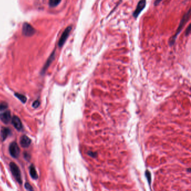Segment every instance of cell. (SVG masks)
Listing matches in <instances>:
<instances>
[{"instance_id":"17","label":"cell","mask_w":191,"mask_h":191,"mask_svg":"<svg viewBox=\"0 0 191 191\" xmlns=\"http://www.w3.org/2000/svg\"><path fill=\"white\" fill-rule=\"evenodd\" d=\"M25 188L28 190H33V188L32 186H31V185L30 184H29L28 183H26L25 184Z\"/></svg>"},{"instance_id":"10","label":"cell","mask_w":191,"mask_h":191,"mask_svg":"<svg viewBox=\"0 0 191 191\" xmlns=\"http://www.w3.org/2000/svg\"><path fill=\"white\" fill-rule=\"evenodd\" d=\"M31 142H32V141H31L30 138L28 137L26 135H23L21 136L20 138V143L21 146L23 147L24 148H26L27 147H29Z\"/></svg>"},{"instance_id":"16","label":"cell","mask_w":191,"mask_h":191,"mask_svg":"<svg viewBox=\"0 0 191 191\" xmlns=\"http://www.w3.org/2000/svg\"><path fill=\"white\" fill-rule=\"evenodd\" d=\"M40 104H41V103H40V101L38 100H35L34 102L33 103V107L36 108H38L40 106Z\"/></svg>"},{"instance_id":"13","label":"cell","mask_w":191,"mask_h":191,"mask_svg":"<svg viewBox=\"0 0 191 191\" xmlns=\"http://www.w3.org/2000/svg\"><path fill=\"white\" fill-rule=\"evenodd\" d=\"M61 1V0H49V5L52 7H54L59 5Z\"/></svg>"},{"instance_id":"14","label":"cell","mask_w":191,"mask_h":191,"mask_svg":"<svg viewBox=\"0 0 191 191\" xmlns=\"http://www.w3.org/2000/svg\"><path fill=\"white\" fill-rule=\"evenodd\" d=\"M15 95L21 101V102L25 103L26 101V100H27L26 98L25 97V96H24V95H23V94H18V93H15Z\"/></svg>"},{"instance_id":"4","label":"cell","mask_w":191,"mask_h":191,"mask_svg":"<svg viewBox=\"0 0 191 191\" xmlns=\"http://www.w3.org/2000/svg\"><path fill=\"white\" fill-rule=\"evenodd\" d=\"M72 30V26H69L67 27L63 31V32L61 36V38L59 39V42H58V47H62L64 45V43L66 42V40L67 39L68 37H69L70 34Z\"/></svg>"},{"instance_id":"18","label":"cell","mask_w":191,"mask_h":191,"mask_svg":"<svg viewBox=\"0 0 191 191\" xmlns=\"http://www.w3.org/2000/svg\"><path fill=\"white\" fill-rule=\"evenodd\" d=\"M88 154L91 157H92V158H95V157L97 156V153H94L92 152H91V151H89L88 152Z\"/></svg>"},{"instance_id":"12","label":"cell","mask_w":191,"mask_h":191,"mask_svg":"<svg viewBox=\"0 0 191 191\" xmlns=\"http://www.w3.org/2000/svg\"><path fill=\"white\" fill-rule=\"evenodd\" d=\"M29 172H30V176L32 177L33 179H38V174H37V173L35 170L34 166L32 165L30 166Z\"/></svg>"},{"instance_id":"5","label":"cell","mask_w":191,"mask_h":191,"mask_svg":"<svg viewBox=\"0 0 191 191\" xmlns=\"http://www.w3.org/2000/svg\"><path fill=\"white\" fill-rule=\"evenodd\" d=\"M20 148L18 145L15 142H12L9 146V152L12 157L14 158H17L20 154Z\"/></svg>"},{"instance_id":"11","label":"cell","mask_w":191,"mask_h":191,"mask_svg":"<svg viewBox=\"0 0 191 191\" xmlns=\"http://www.w3.org/2000/svg\"><path fill=\"white\" fill-rule=\"evenodd\" d=\"M10 129L8 128L2 127L1 131V137L2 141H4L8 137V136L10 134Z\"/></svg>"},{"instance_id":"2","label":"cell","mask_w":191,"mask_h":191,"mask_svg":"<svg viewBox=\"0 0 191 191\" xmlns=\"http://www.w3.org/2000/svg\"><path fill=\"white\" fill-rule=\"evenodd\" d=\"M10 168L12 174L14 175L15 179L17 180V182L19 184L22 183L23 181L22 179H21V171L19 168L18 167V166L15 163L11 162L10 164Z\"/></svg>"},{"instance_id":"9","label":"cell","mask_w":191,"mask_h":191,"mask_svg":"<svg viewBox=\"0 0 191 191\" xmlns=\"http://www.w3.org/2000/svg\"><path fill=\"white\" fill-rule=\"evenodd\" d=\"M0 119L2 122H4L5 124H8L11 119V113L10 111H5V112L0 114Z\"/></svg>"},{"instance_id":"19","label":"cell","mask_w":191,"mask_h":191,"mask_svg":"<svg viewBox=\"0 0 191 191\" xmlns=\"http://www.w3.org/2000/svg\"><path fill=\"white\" fill-rule=\"evenodd\" d=\"M146 175L147 177V179H148V181H149V183H150V173L148 171H146Z\"/></svg>"},{"instance_id":"8","label":"cell","mask_w":191,"mask_h":191,"mask_svg":"<svg viewBox=\"0 0 191 191\" xmlns=\"http://www.w3.org/2000/svg\"><path fill=\"white\" fill-rule=\"evenodd\" d=\"M54 58H55V51H54L51 53L50 56H49V57L48 58L47 62H46V63H45L44 66H43L42 70V74H44L45 72L46 71H47V70L48 69V68L49 67V66L51 65V64L52 63V62L53 61Z\"/></svg>"},{"instance_id":"3","label":"cell","mask_w":191,"mask_h":191,"mask_svg":"<svg viewBox=\"0 0 191 191\" xmlns=\"http://www.w3.org/2000/svg\"><path fill=\"white\" fill-rule=\"evenodd\" d=\"M23 34L25 36H32L36 33L35 29L27 23H24L22 28Z\"/></svg>"},{"instance_id":"6","label":"cell","mask_w":191,"mask_h":191,"mask_svg":"<svg viewBox=\"0 0 191 191\" xmlns=\"http://www.w3.org/2000/svg\"><path fill=\"white\" fill-rule=\"evenodd\" d=\"M146 5V0H140L139 2H138L136 8L135 10L133 13V16L135 18H136L138 16H139V15L140 14L142 11L145 8Z\"/></svg>"},{"instance_id":"21","label":"cell","mask_w":191,"mask_h":191,"mask_svg":"<svg viewBox=\"0 0 191 191\" xmlns=\"http://www.w3.org/2000/svg\"><path fill=\"white\" fill-rule=\"evenodd\" d=\"M190 25H189L188 26V27L187 28V30H186V33H187V35H188L190 33Z\"/></svg>"},{"instance_id":"15","label":"cell","mask_w":191,"mask_h":191,"mask_svg":"<svg viewBox=\"0 0 191 191\" xmlns=\"http://www.w3.org/2000/svg\"><path fill=\"white\" fill-rule=\"evenodd\" d=\"M8 108V104L6 102H2L0 103V111L5 110Z\"/></svg>"},{"instance_id":"7","label":"cell","mask_w":191,"mask_h":191,"mask_svg":"<svg viewBox=\"0 0 191 191\" xmlns=\"http://www.w3.org/2000/svg\"><path fill=\"white\" fill-rule=\"evenodd\" d=\"M11 122L14 127L18 131H21L23 129V125L21 120L17 116H14L11 119Z\"/></svg>"},{"instance_id":"1","label":"cell","mask_w":191,"mask_h":191,"mask_svg":"<svg viewBox=\"0 0 191 191\" xmlns=\"http://www.w3.org/2000/svg\"><path fill=\"white\" fill-rule=\"evenodd\" d=\"M190 12V10H189L188 11L187 13L184 15L183 18H182V19L181 20V21L180 22L179 25V26L178 27V29L176 31V33H175V35L174 36H173L171 37V38L170 39V41H169V44H170V45H173L174 44V43L175 42V40H176L178 35H179V34L180 33L181 30H182V29L183 27L184 26L185 24H186L187 22V21H188V20L189 19Z\"/></svg>"},{"instance_id":"20","label":"cell","mask_w":191,"mask_h":191,"mask_svg":"<svg viewBox=\"0 0 191 191\" xmlns=\"http://www.w3.org/2000/svg\"><path fill=\"white\" fill-rule=\"evenodd\" d=\"M162 1L163 0H155V2H154V5L158 6Z\"/></svg>"}]
</instances>
